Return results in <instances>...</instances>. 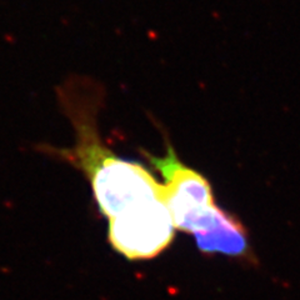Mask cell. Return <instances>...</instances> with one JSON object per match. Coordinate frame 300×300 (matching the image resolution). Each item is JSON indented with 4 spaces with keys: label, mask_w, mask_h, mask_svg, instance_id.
<instances>
[{
    "label": "cell",
    "mask_w": 300,
    "mask_h": 300,
    "mask_svg": "<svg viewBox=\"0 0 300 300\" xmlns=\"http://www.w3.org/2000/svg\"><path fill=\"white\" fill-rule=\"evenodd\" d=\"M165 154L143 152L163 178L165 203L175 230L192 234L201 253L251 259L248 231L231 213L215 204L209 180L178 158L165 139Z\"/></svg>",
    "instance_id": "7a4b0ae2"
},
{
    "label": "cell",
    "mask_w": 300,
    "mask_h": 300,
    "mask_svg": "<svg viewBox=\"0 0 300 300\" xmlns=\"http://www.w3.org/2000/svg\"><path fill=\"white\" fill-rule=\"evenodd\" d=\"M108 223L112 248L129 260L156 258L169 248L175 233L165 203Z\"/></svg>",
    "instance_id": "3957f363"
},
{
    "label": "cell",
    "mask_w": 300,
    "mask_h": 300,
    "mask_svg": "<svg viewBox=\"0 0 300 300\" xmlns=\"http://www.w3.org/2000/svg\"><path fill=\"white\" fill-rule=\"evenodd\" d=\"M58 94L73 125L75 143L70 148L43 144L39 150L68 163L85 176L97 207L108 221L165 203L164 185L152 171L138 161L121 159L103 140L98 125L103 103L100 86L90 80H68Z\"/></svg>",
    "instance_id": "6da1fadb"
}]
</instances>
